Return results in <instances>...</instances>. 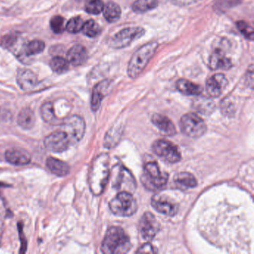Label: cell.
Masks as SVG:
<instances>
[{
    "mask_svg": "<svg viewBox=\"0 0 254 254\" xmlns=\"http://www.w3.org/2000/svg\"><path fill=\"white\" fill-rule=\"evenodd\" d=\"M109 175V157L108 154H101L93 160L89 175V184L93 194H102Z\"/></svg>",
    "mask_w": 254,
    "mask_h": 254,
    "instance_id": "obj_1",
    "label": "cell"
},
{
    "mask_svg": "<svg viewBox=\"0 0 254 254\" xmlns=\"http://www.w3.org/2000/svg\"><path fill=\"white\" fill-rule=\"evenodd\" d=\"M159 0H136L132 4V10L137 14L148 12L158 6Z\"/></svg>",
    "mask_w": 254,
    "mask_h": 254,
    "instance_id": "obj_27",
    "label": "cell"
},
{
    "mask_svg": "<svg viewBox=\"0 0 254 254\" xmlns=\"http://www.w3.org/2000/svg\"><path fill=\"white\" fill-rule=\"evenodd\" d=\"M159 44L157 42H150L144 44L138 49L129 61L127 72L130 78H137L143 72L150 61L157 53Z\"/></svg>",
    "mask_w": 254,
    "mask_h": 254,
    "instance_id": "obj_2",
    "label": "cell"
},
{
    "mask_svg": "<svg viewBox=\"0 0 254 254\" xmlns=\"http://www.w3.org/2000/svg\"><path fill=\"white\" fill-rule=\"evenodd\" d=\"M5 158L11 164L24 166L31 162V156L26 150L21 148H10L5 152Z\"/></svg>",
    "mask_w": 254,
    "mask_h": 254,
    "instance_id": "obj_16",
    "label": "cell"
},
{
    "mask_svg": "<svg viewBox=\"0 0 254 254\" xmlns=\"http://www.w3.org/2000/svg\"><path fill=\"white\" fill-rule=\"evenodd\" d=\"M47 166L52 173L59 177L66 176L70 171V167L67 163L53 157L47 158Z\"/></svg>",
    "mask_w": 254,
    "mask_h": 254,
    "instance_id": "obj_21",
    "label": "cell"
},
{
    "mask_svg": "<svg viewBox=\"0 0 254 254\" xmlns=\"http://www.w3.org/2000/svg\"><path fill=\"white\" fill-rule=\"evenodd\" d=\"M180 126L183 133L191 138L200 137L206 131L204 121L193 113H189L183 116Z\"/></svg>",
    "mask_w": 254,
    "mask_h": 254,
    "instance_id": "obj_8",
    "label": "cell"
},
{
    "mask_svg": "<svg viewBox=\"0 0 254 254\" xmlns=\"http://www.w3.org/2000/svg\"><path fill=\"white\" fill-rule=\"evenodd\" d=\"M152 149L158 157L171 163H178L181 155L176 145L165 139H159L153 143Z\"/></svg>",
    "mask_w": 254,
    "mask_h": 254,
    "instance_id": "obj_10",
    "label": "cell"
},
{
    "mask_svg": "<svg viewBox=\"0 0 254 254\" xmlns=\"http://www.w3.org/2000/svg\"><path fill=\"white\" fill-rule=\"evenodd\" d=\"M67 59L61 56H56L52 59L50 65L53 72L58 74H63L69 70V64Z\"/></svg>",
    "mask_w": 254,
    "mask_h": 254,
    "instance_id": "obj_29",
    "label": "cell"
},
{
    "mask_svg": "<svg viewBox=\"0 0 254 254\" xmlns=\"http://www.w3.org/2000/svg\"><path fill=\"white\" fill-rule=\"evenodd\" d=\"M130 239L123 228L112 227L105 235L102 245L104 254H126L130 249Z\"/></svg>",
    "mask_w": 254,
    "mask_h": 254,
    "instance_id": "obj_3",
    "label": "cell"
},
{
    "mask_svg": "<svg viewBox=\"0 0 254 254\" xmlns=\"http://www.w3.org/2000/svg\"><path fill=\"white\" fill-rule=\"evenodd\" d=\"M41 116L44 121L50 124L57 125L60 123L59 117L56 115L55 112L54 105L52 102H46L41 107Z\"/></svg>",
    "mask_w": 254,
    "mask_h": 254,
    "instance_id": "obj_28",
    "label": "cell"
},
{
    "mask_svg": "<svg viewBox=\"0 0 254 254\" xmlns=\"http://www.w3.org/2000/svg\"><path fill=\"white\" fill-rule=\"evenodd\" d=\"M113 186L119 191L131 193L136 189V181L125 166L117 165L113 169Z\"/></svg>",
    "mask_w": 254,
    "mask_h": 254,
    "instance_id": "obj_9",
    "label": "cell"
},
{
    "mask_svg": "<svg viewBox=\"0 0 254 254\" xmlns=\"http://www.w3.org/2000/svg\"><path fill=\"white\" fill-rule=\"evenodd\" d=\"M44 145L49 151L62 153L70 145L69 138L64 130H59L50 133L44 140Z\"/></svg>",
    "mask_w": 254,
    "mask_h": 254,
    "instance_id": "obj_11",
    "label": "cell"
},
{
    "mask_svg": "<svg viewBox=\"0 0 254 254\" xmlns=\"http://www.w3.org/2000/svg\"><path fill=\"white\" fill-rule=\"evenodd\" d=\"M238 29L242 35L247 39L250 41L254 40V32L252 26H250L248 23L245 21H239L236 23Z\"/></svg>",
    "mask_w": 254,
    "mask_h": 254,
    "instance_id": "obj_35",
    "label": "cell"
},
{
    "mask_svg": "<svg viewBox=\"0 0 254 254\" xmlns=\"http://www.w3.org/2000/svg\"><path fill=\"white\" fill-rule=\"evenodd\" d=\"M168 179V174L160 172L157 163L150 162L145 164L142 181L147 188L150 190L163 188L167 184Z\"/></svg>",
    "mask_w": 254,
    "mask_h": 254,
    "instance_id": "obj_5",
    "label": "cell"
},
{
    "mask_svg": "<svg viewBox=\"0 0 254 254\" xmlns=\"http://www.w3.org/2000/svg\"><path fill=\"white\" fill-rule=\"evenodd\" d=\"M35 121H36V118H35V113L29 108H23L17 118L19 126L26 130L32 128L35 126Z\"/></svg>",
    "mask_w": 254,
    "mask_h": 254,
    "instance_id": "obj_23",
    "label": "cell"
},
{
    "mask_svg": "<svg viewBox=\"0 0 254 254\" xmlns=\"http://www.w3.org/2000/svg\"><path fill=\"white\" fill-rule=\"evenodd\" d=\"M50 27L54 33H63L65 29L64 18L60 15L55 16L50 20Z\"/></svg>",
    "mask_w": 254,
    "mask_h": 254,
    "instance_id": "obj_34",
    "label": "cell"
},
{
    "mask_svg": "<svg viewBox=\"0 0 254 254\" xmlns=\"http://www.w3.org/2000/svg\"><path fill=\"white\" fill-rule=\"evenodd\" d=\"M176 87L178 91L187 96H199L203 90L198 84L184 78L177 81Z\"/></svg>",
    "mask_w": 254,
    "mask_h": 254,
    "instance_id": "obj_22",
    "label": "cell"
},
{
    "mask_svg": "<svg viewBox=\"0 0 254 254\" xmlns=\"http://www.w3.org/2000/svg\"><path fill=\"white\" fill-rule=\"evenodd\" d=\"M159 222L151 212H145L139 221V233L145 240L151 241L160 230Z\"/></svg>",
    "mask_w": 254,
    "mask_h": 254,
    "instance_id": "obj_12",
    "label": "cell"
},
{
    "mask_svg": "<svg viewBox=\"0 0 254 254\" xmlns=\"http://www.w3.org/2000/svg\"><path fill=\"white\" fill-rule=\"evenodd\" d=\"M174 181L179 188L184 190L194 188L197 186L195 178L189 172H180L177 174L174 178Z\"/></svg>",
    "mask_w": 254,
    "mask_h": 254,
    "instance_id": "obj_25",
    "label": "cell"
},
{
    "mask_svg": "<svg viewBox=\"0 0 254 254\" xmlns=\"http://www.w3.org/2000/svg\"><path fill=\"white\" fill-rule=\"evenodd\" d=\"M145 34V29L140 26L127 27L116 34L110 41V46L114 50H121L140 39Z\"/></svg>",
    "mask_w": 254,
    "mask_h": 254,
    "instance_id": "obj_6",
    "label": "cell"
},
{
    "mask_svg": "<svg viewBox=\"0 0 254 254\" xmlns=\"http://www.w3.org/2000/svg\"><path fill=\"white\" fill-rule=\"evenodd\" d=\"M227 85L228 81L225 75L221 73L215 74L206 81V92L211 97L217 98L222 94Z\"/></svg>",
    "mask_w": 254,
    "mask_h": 254,
    "instance_id": "obj_14",
    "label": "cell"
},
{
    "mask_svg": "<svg viewBox=\"0 0 254 254\" xmlns=\"http://www.w3.org/2000/svg\"><path fill=\"white\" fill-rule=\"evenodd\" d=\"M195 109L197 112L201 113V114L206 115V114H211L215 108V105L213 102L209 100H199L195 103Z\"/></svg>",
    "mask_w": 254,
    "mask_h": 254,
    "instance_id": "obj_33",
    "label": "cell"
},
{
    "mask_svg": "<svg viewBox=\"0 0 254 254\" xmlns=\"http://www.w3.org/2000/svg\"><path fill=\"white\" fill-rule=\"evenodd\" d=\"M153 124L166 136H174L177 133L176 127L171 120L166 116L155 114L151 118Z\"/></svg>",
    "mask_w": 254,
    "mask_h": 254,
    "instance_id": "obj_20",
    "label": "cell"
},
{
    "mask_svg": "<svg viewBox=\"0 0 254 254\" xmlns=\"http://www.w3.org/2000/svg\"><path fill=\"white\" fill-rule=\"evenodd\" d=\"M68 62L73 66H79L86 63L88 59V53L85 47L75 45L69 49L66 55Z\"/></svg>",
    "mask_w": 254,
    "mask_h": 254,
    "instance_id": "obj_18",
    "label": "cell"
},
{
    "mask_svg": "<svg viewBox=\"0 0 254 254\" xmlns=\"http://www.w3.org/2000/svg\"><path fill=\"white\" fill-rule=\"evenodd\" d=\"M151 204L157 212L168 216H174L178 211V206L176 203L171 201L167 197L159 194L152 197Z\"/></svg>",
    "mask_w": 254,
    "mask_h": 254,
    "instance_id": "obj_15",
    "label": "cell"
},
{
    "mask_svg": "<svg viewBox=\"0 0 254 254\" xmlns=\"http://www.w3.org/2000/svg\"><path fill=\"white\" fill-rule=\"evenodd\" d=\"M17 81L22 90L26 92L35 91L41 87V82L35 72L29 69L19 70Z\"/></svg>",
    "mask_w": 254,
    "mask_h": 254,
    "instance_id": "obj_13",
    "label": "cell"
},
{
    "mask_svg": "<svg viewBox=\"0 0 254 254\" xmlns=\"http://www.w3.org/2000/svg\"><path fill=\"white\" fill-rule=\"evenodd\" d=\"M171 2L178 6H187L199 2L200 0H170Z\"/></svg>",
    "mask_w": 254,
    "mask_h": 254,
    "instance_id": "obj_37",
    "label": "cell"
},
{
    "mask_svg": "<svg viewBox=\"0 0 254 254\" xmlns=\"http://www.w3.org/2000/svg\"><path fill=\"white\" fill-rule=\"evenodd\" d=\"M209 66L213 70L229 69L232 66V62L222 50L216 49L209 57Z\"/></svg>",
    "mask_w": 254,
    "mask_h": 254,
    "instance_id": "obj_17",
    "label": "cell"
},
{
    "mask_svg": "<svg viewBox=\"0 0 254 254\" xmlns=\"http://www.w3.org/2000/svg\"><path fill=\"white\" fill-rule=\"evenodd\" d=\"M81 31H83V33L86 36L91 38H96L101 33V29L99 24L93 20H89L85 22Z\"/></svg>",
    "mask_w": 254,
    "mask_h": 254,
    "instance_id": "obj_30",
    "label": "cell"
},
{
    "mask_svg": "<svg viewBox=\"0 0 254 254\" xmlns=\"http://www.w3.org/2000/svg\"><path fill=\"white\" fill-rule=\"evenodd\" d=\"M45 43L41 40H33L27 44H23V51H22V59L23 57L28 58L32 56L41 54L45 49ZM21 59V60H22Z\"/></svg>",
    "mask_w": 254,
    "mask_h": 254,
    "instance_id": "obj_24",
    "label": "cell"
},
{
    "mask_svg": "<svg viewBox=\"0 0 254 254\" xmlns=\"http://www.w3.org/2000/svg\"><path fill=\"white\" fill-rule=\"evenodd\" d=\"M109 87L110 81L107 79L100 81L95 86L91 97V108L93 111H96L99 109L102 100L106 96Z\"/></svg>",
    "mask_w": 254,
    "mask_h": 254,
    "instance_id": "obj_19",
    "label": "cell"
},
{
    "mask_svg": "<svg viewBox=\"0 0 254 254\" xmlns=\"http://www.w3.org/2000/svg\"><path fill=\"white\" fill-rule=\"evenodd\" d=\"M62 130L67 135L70 145H74L79 142L85 133V122L79 116L66 117L62 123Z\"/></svg>",
    "mask_w": 254,
    "mask_h": 254,
    "instance_id": "obj_7",
    "label": "cell"
},
{
    "mask_svg": "<svg viewBox=\"0 0 254 254\" xmlns=\"http://www.w3.org/2000/svg\"><path fill=\"white\" fill-rule=\"evenodd\" d=\"M110 209L118 216L128 217L133 215L137 209L136 200L131 193L120 191L110 203Z\"/></svg>",
    "mask_w": 254,
    "mask_h": 254,
    "instance_id": "obj_4",
    "label": "cell"
},
{
    "mask_svg": "<svg viewBox=\"0 0 254 254\" xmlns=\"http://www.w3.org/2000/svg\"><path fill=\"white\" fill-rule=\"evenodd\" d=\"M84 20L81 17H75L71 18L66 23L65 29L70 34H76L82 30Z\"/></svg>",
    "mask_w": 254,
    "mask_h": 254,
    "instance_id": "obj_32",
    "label": "cell"
},
{
    "mask_svg": "<svg viewBox=\"0 0 254 254\" xmlns=\"http://www.w3.org/2000/svg\"><path fill=\"white\" fill-rule=\"evenodd\" d=\"M156 252H157V251H156L155 248L151 244L148 243L142 245L136 251L137 254H154Z\"/></svg>",
    "mask_w": 254,
    "mask_h": 254,
    "instance_id": "obj_36",
    "label": "cell"
},
{
    "mask_svg": "<svg viewBox=\"0 0 254 254\" xmlns=\"http://www.w3.org/2000/svg\"><path fill=\"white\" fill-rule=\"evenodd\" d=\"M104 17L108 23H115L121 17L122 10L118 4L110 2L105 5L103 9Z\"/></svg>",
    "mask_w": 254,
    "mask_h": 254,
    "instance_id": "obj_26",
    "label": "cell"
},
{
    "mask_svg": "<svg viewBox=\"0 0 254 254\" xmlns=\"http://www.w3.org/2000/svg\"><path fill=\"white\" fill-rule=\"evenodd\" d=\"M105 4L102 0H90L86 3L84 10L87 14L99 15L103 11Z\"/></svg>",
    "mask_w": 254,
    "mask_h": 254,
    "instance_id": "obj_31",
    "label": "cell"
}]
</instances>
